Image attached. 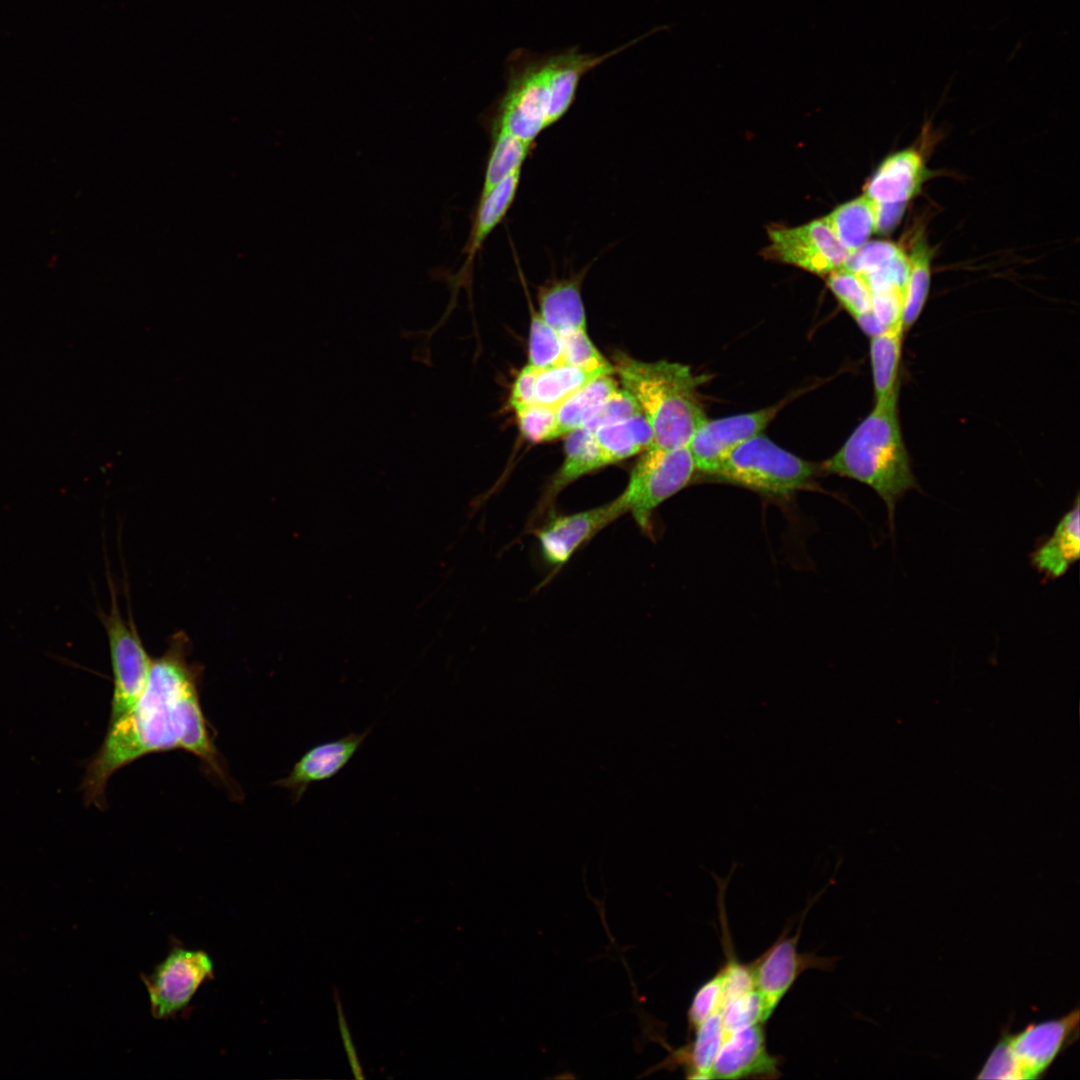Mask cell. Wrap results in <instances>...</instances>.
Returning <instances> with one entry per match:
<instances>
[{
    "instance_id": "6da1fadb",
    "label": "cell",
    "mask_w": 1080,
    "mask_h": 1080,
    "mask_svg": "<svg viewBox=\"0 0 1080 1080\" xmlns=\"http://www.w3.org/2000/svg\"><path fill=\"white\" fill-rule=\"evenodd\" d=\"M190 639L175 633L165 652L153 659L146 687L121 718L108 725L104 741L88 764L81 790L87 805L105 807L108 780L147 754L185 750L231 787L203 714L201 668L189 658Z\"/></svg>"
},
{
    "instance_id": "7a4b0ae2",
    "label": "cell",
    "mask_w": 1080,
    "mask_h": 1080,
    "mask_svg": "<svg viewBox=\"0 0 1080 1080\" xmlns=\"http://www.w3.org/2000/svg\"><path fill=\"white\" fill-rule=\"evenodd\" d=\"M653 32L603 54L582 52L578 46L543 53L514 49L504 63L505 89L492 107L491 131L535 144L569 111L586 74Z\"/></svg>"
},
{
    "instance_id": "3957f363",
    "label": "cell",
    "mask_w": 1080,
    "mask_h": 1080,
    "mask_svg": "<svg viewBox=\"0 0 1080 1080\" xmlns=\"http://www.w3.org/2000/svg\"><path fill=\"white\" fill-rule=\"evenodd\" d=\"M898 393L875 400L873 410L824 463L827 472L857 480L884 501L890 529L897 502L917 488L898 417Z\"/></svg>"
},
{
    "instance_id": "277c9868",
    "label": "cell",
    "mask_w": 1080,
    "mask_h": 1080,
    "mask_svg": "<svg viewBox=\"0 0 1080 1080\" xmlns=\"http://www.w3.org/2000/svg\"><path fill=\"white\" fill-rule=\"evenodd\" d=\"M613 366L624 389L648 419L653 442L648 448L672 450L688 445L708 419L697 396L703 377L683 364L644 362L618 353Z\"/></svg>"
},
{
    "instance_id": "5b68a950",
    "label": "cell",
    "mask_w": 1080,
    "mask_h": 1080,
    "mask_svg": "<svg viewBox=\"0 0 1080 1080\" xmlns=\"http://www.w3.org/2000/svg\"><path fill=\"white\" fill-rule=\"evenodd\" d=\"M814 473L810 462L760 433L731 450L711 476L769 495L785 496L807 486Z\"/></svg>"
},
{
    "instance_id": "8992f818",
    "label": "cell",
    "mask_w": 1080,
    "mask_h": 1080,
    "mask_svg": "<svg viewBox=\"0 0 1080 1080\" xmlns=\"http://www.w3.org/2000/svg\"><path fill=\"white\" fill-rule=\"evenodd\" d=\"M696 471L687 446L647 448L633 467L620 501L642 530L650 529L653 511L683 489Z\"/></svg>"
},
{
    "instance_id": "52a82bcc",
    "label": "cell",
    "mask_w": 1080,
    "mask_h": 1080,
    "mask_svg": "<svg viewBox=\"0 0 1080 1080\" xmlns=\"http://www.w3.org/2000/svg\"><path fill=\"white\" fill-rule=\"evenodd\" d=\"M110 608L99 618L105 628L113 673V695L109 724L114 723L138 700L144 691L153 659L147 653L132 619L126 621L119 610L116 591L110 577Z\"/></svg>"
},
{
    "instance_id": "ba28073f",
    "label": "cell",
    "mask_w": 1080,
    "mask_h": 1080,
    "mask_svg": "<svg viewBox=\"0 0 1080 1080\" xmlns=\"http://www.w3.org/2000/svg\"><path fill=\"white\" fill-rule=\"evenodd\" d=\"M213 976L214 965L205 951L175 946L150 974L142 976L152 1016L159 1020L176 1016Z\"/></svg>"
},
{
    "instance_id": "9c48e42d",
    "label": "cell",
    "mask_w": 1080,
    "mask_h": 1080,
    "mask_svg": "<svg viewBox=\"0 0 1080 1080\" xmlns=\"http://www.w3.org/2000/svg\"><path fill=\"white\" fill-rule=\"evenodd\" d=\"M765 255L815 274L844 267L851 253L838 241L826 218L795 228L769 229Z\"/></svg>"
},
{
    "instance_id": "30bf717a",
    "label": "cell",
    "mask_w": 1080,
    "mask_h": 1080,
    "mask_svg": "<svg viewBox=\"0 0 1080 1080\" xmlns=\"http://www.w3.org/2000/svg\"><path fill=\"white\" fill-rule=\"evenodd\" d=\"M799 937L800 929L793 936L781 935L765 953L751 963L764 1023L805 970H827L833 967L831 958L800 952Z\"/></svg>"
},
{
    "instance_id": "8fae6325",
    "label": "cell",
    "mask_w": 1080,
    "mask_h": 1080,
    "mask_svg": "<svg viewBox=\"0 0 1080 1080\" xmlns=\"http://www.w3.org/2000/svg\"><path fill=\"white\" fill-rule=\"evenodd\" d=\"M779 409L780 405H774L753 412L707 419L687 445L696 470L711 476L731 450L762 433Z\"/></svg>"
},
{
    "instance_id": "7c38bea8",
    "label": "cell",
    "mask_w": 1080,
    "mask_h": 1080,
    "mask_svg": "<svg viewBox=\"0 0 1080 1080\" xmlns=\"http://www.w3.org/2000/svg\"><path fill=\"white\" fill-rule=\"evenodd\" d=\"M625 513L617 497L602 506L552 517L536 531L544 560L551 566H562L584 543Z\"/></svg>"
},
{
    "instance_id": "4fadbf2b",
    "label": "cell",
    "mask_w": 1080,
    "mask_h": 1080,
    "mask_svg": "<svg viewBox=\"0 0 1080 1080\" xmlns=\"http://www.w3.org/2000/svg\"><path fill=\"white\" fill-rule=\"evenodd\" d=\"M1079 1010L1053 1020L1028 1025L1015 1035H1005L1019 1079H1036L1046 1072L1077 1033Z\"/></svg>"
},
{
    "instance_id": "5bb4252c",
    "label": "cell",
    "mask_w": 1080,
    "mask_h": 1080,
    "mask_svg": "<svg viewBox=\"0 0 1080 1080\" xmlns=\"http://www.w3.org/2000/svg\"><path fill=\"white\" fill-rule=\"evenodd\" d=\"M780 1059L767 1050L764 1023L740 1028L724 1036L711 1069L713 1079H774Z\"/></svg>"
},
{
    "instance_id": "9a60e30c",
    "label": "cell",
    "mask_w": 1080,
    "mask_h": 1080,
    "mask_svg": "<svg viewBox=\"0 0 1080 1080\" xmlns=\"http://www.w3.org/2000/svg\"><path fill=\"white\" fill-rule=\"evenodd\" d=\"M373 731L370 726L362 732L347 735L308 749L284 778L273 784L290 792L293 803H298L310 785L330 780L351 761Z\"/></svg>"
},
{
    "instance_id": "2e32d148",
    "label": "cell",
    "mask_w": 1080,
    "mask_h": 1080,
    "mask_svg": "<svg viewBox=\"0 0 1080 1080\" xmlns=\"http://www.w3.org/2000/svg\"><path fill=\"white\" fill-rule=\"evenodd\" d=\"M926 170L921 154L905 149L889 155L880 164L865 188L877 203L906 204L920 190Z\"/></svg>"
},
{
    "instance_id": "e0dca14e",
    "label": "cell",
    "mask_w": 1080,
    "mask_h": 1080,
    "mask_svg": "<svg viewBox=\"0 0 1080 1080\" xmlns=\"http://www.w3.org/2000/svg\"><path fill=\"white\" fill-rule=\"evenodd\" d=\"M521 171L522 168L516 170L488 194L479 198L469 238L463 249L466 259L462 274L469 272L483 244L512 207L519 188Z\"/></svg>"
},
{
    "instance_id": "ac0fdd59",
    "label": "cell",
    "mask_w": 1080,
    "mask_h": 1080,
    "mask_svg": "<svg viewBox=\"0 0 1080 1080\" xmlns=\"http://www.w3.org/2000/svg\"><path fill=\"white\" fill-rule=\"evenodd\" d=\"M1080 556V509L1074 506L1062 516L1050 537L1032 554L1033 566L1047 578H1059Z\"/></svg>"
},
{
    "instance_id": "d6986e66",
    "label": "cell",
    "mask_w": 1080,
    "mask_h": 1080,
    "mask_svg": "<svg viewBox=\"0 0 1080 1080\" xmlns=\"http://www.w3.org/2000/svg\"><path fill=\"white\" fill-rule=\"evenodd\" d=\"M583 272L573 277L554 279L539 288L540 316L558 333L586 329V315L581 297Z\"/></svg>"
},
{
    "instance_id": "ffe728a7",
    "label": "cell",
    "mask_w": 1080,
    "mask_h": 1080,
    "mask_svg": "<svg viewBox=\"0 0 1080 1080\" xmlns=\"http://www.w3.org/2000/svg\"><path fill=\"white\" fill-rule=\"evenodd\" d=\"M904 333L902 319H899L871 336L870 359L875 400L898 393Z\"/></svg>"
},
{
    "instance_id": "44dd1931",
    "label": "cell",
    "mask_w": 1080,
    "mask_h": 1080,
    "mask_svg": "<svg viewBox=\"0 0 1080 1080\" xmlns=\"http://www.w3.org/2000/svg\"><path fill=\"white\" fill-rule=\"evenodd\" d=\"M605 465H610L646 450L653 442V431L643 412L626 420L594 431Z\"/></svg>"
},
{
    "instance_id": "7402d4cb",
    "label": "cell",
    "mask_w": 1080,
    "mask_h": 1080,
    "mask_svg": "<svg viewBox=\"0 0 1080 1080\" xmlns=\"http://www.w3.org/2000/svg\"><path fill=\"white\" fill-rule=\"evenodd\" d=\"M613 373V367L585 368L566 363L539 369L534 386L535 403L557 409L594 379Z\"/></svg>"
},
{
    "instance_id": "603a6c76",
    "label": "cell",
    "mask_w": 1080,
    "mask_h": 1080,
    "mask_svg": "<svg viewBox=\"0 0 1080 1080\" xmlns=\"http://www.w3.org/2000/svg\"><path fill=\"white\" fill-rule=\"evenodd\" d=\"M617 390L611 375H603L568 398L557 408L553 439L583 427Z\"/></svg>"
},
{
    "instance_id": "cb8c5ba5",
    "label": "cell",
    "mask_w": 1080,
    "mask_h": 1080,
    "mask_svg": "<svg viewBox=\"0 0 1080 1080\" xmlns=\"http://www.w3.org/2000/svg\"><path fill=\"white\" fill-rule=\"evenodd\" d=\"M567 435L565 458L548 489V500L581 476L606 466L594 432L581 427Z\"/></svg>"
},
{
    "instance_id": "d4e9b609",
    "label": "cell",
    "mask_w": 1080,
    "mask_h": 1080,
    "mask_svg": "<svg viewBox=\"0 0 1080 1080\" xmlns=\"http://www.w3.org/2000/svg\"><path fill=\"white\" fill-rule=\"evenodd\" d=\"M825 218L838 241L851 254L876 231V205L866 194L838 206Z\"/></svg>"
},
{
    "instance_id": "484cf974",
    "label": "cell",
    "mask_w": 1080,
    "mask_h": 1080,
    "mask_svg": "<svg viewBox=\"0 0 1080 1080\" xmlns=\"http://www.w3.org/2000/svg\"><path fill=\"white\" fill-rule=\"evenodd\" d=\"M694 1040L677 1051L674 1058L686 1067L691 1079H710L711 1069L723 1042L721 1011H716L695 1030Z\"/></svg>"
},
{
    "instance_id": "4316f807",
    "label": "cell",
    "mask_w": 1080,
    "mask_h": 1080,
    "mask_svg": "<svg viewBox=\"0 0 1080 1080\" xmlns=\"http://www.w3.org/2000/svg\"><path fill=\"white\" fill-rule=\"evenodd\" d=\"M535 144L500 131H491V146L484 173L480 197H484L516 170L533 150Z\"/></svg>"
},
{
    "instance_id": "83f0119b",
    "label": "cell",
    "mask_w": 1080,
    "mask_h": 1080,
    "mask_svg": "<svg viewBox=\"0 0 1080 1080\" xmlns=\"http://www.w3.org/2000/svg\"><path fill=\"white\" fill-rule=\"evenodd\" d=\"M908 257L909 272L902 306V323L905 331L918 320L929 293L931 257L923 238L918 237L915 240Z\"/></svg>"
},
{
    "instance_id": "f1b7e54d",
    "label": "cell",
    "mask_w": 1080,
    "mask_h": 1080,
    "mask_svg": "<svg viewBox=\"0 0 1080 1080\" xmlns=\"http://www.w3.org/2000/svg\"><path fill=\"white\" fill-rule=\"evenodd\" d=\"M827 284L857 322L872 311V291L863 274L841 267L829 273Z\"/></svg>"
},
{
    "instance_id": "f546056e",
    "label": "cell",
    "mask_w": 1080,
    "mask_h": 1080,
    "mask_svg": "<svg viewBox=\"0 0 1080 1080\" xmlns=\"http://www.w3.org/2000/svg\"><path fill=\"white\" fill-rule=\"evenodd\" d=\"M564 363L559 333L549 326L539 313L531 319L529 334V364L544 369Z\"/></svg>"
},
{
    "instance_id": "4dcf8cb0",
    "label": "cell",
    "mask_w": 1080,
    "mask_h": 1080,
    "mask_svg": "<svg viewBox=\"0 0 1080 1080\" xmlns=\"http://www.w3.org/2000/svg\"><path fill=\"white\" fill-rule=\"evenodd\" d=\"M903 252L890 241H867L849 256L844 267L863 275L872 274L889 267Z\"/></svg>"
},
{
    "instance_id": "1f68e13d",
    "label": "cell",
    "mask_w": 1080,
    "mask_h": 1080,
    "mask_svg": "<svg viewBox=\"0 0 1080 1080\" xmlns=\"http://www.w3.org/2000/svg\"><path fill=\"white\" fill-rule=\"evenodd\" d=\"M564 363L585 368H611V365L589 339L586 329L559 333Z\"/></svg>"
},
{
    "instance_id": "d6a6232c",
    "label": "cell",
    "mask_w": 1080,
    "mask_h": 1080,
    "mask_svg": "<svg viewBox=\"0 0 1080 1080\" xmlns=\"http://www.w3.org/2000/svg\"><path fill=\"white\" fill-rule=\"evenodd\" d=\"M721 1018L724 1036L740 1028L763 1022L762 1004L756 990L723 1003Z\"/></svg>"
},
{
    "instance_id": "836d02e7",
    "label": "cell",
    "mask_w": 1080,
    "mask_h": 1080,
    "mask_svg": "<svg viewBox=\"0 0 1080 1080\" xmlns=\"http://www.w3.org/2000/svg\"><path fill=\"white\" fill-rule=\"evenodd\" d=\"M522 434L531 442L553 440L557 409L538 403L516 410Z\"/></svg>"
},
{
    "instance_id": "e575fe53",
    "label": "cell",
    "mask_w": 1080,
    "mask_h": 1080,
    "mask_svg": "<svg viewBox=\"0 0 1080 1080\" xmlns=\"http://www.w3.org/2000/svg\"><path fill=\"white\" fill-rule=\"evenodd\" d=\"M722 1007V975L720 970L703 983L695 992L688 1009V1026L695 1030L702 1022Z\"/></svg>"
},
{
    "instance_id": "d590c367",
    "label": "cell",
    "mask_w": 1080,
    "mask_h": 1080,
    "mask_svg": "<svg viewBox=\"0 0 1080 1080\" xmlns=\"http://www.w3.org/2000/svg\"><path fill=\"white\" fill-rule=\"evenodd\" d=\"M641 412L635 399L625 389H618L583 427L594 432L600 427L626 420Z\"/></svg>"
},
{
    "instance_id": "8d00e7d4",
    "label": "cell",
    "mask_w": 1080,
    "mask_h": 1080,
    "mask_svg": "<svg viewBox=\"0 0 1080 1080\" xmlns=\"http://www.w3.org/2000/svg\"><path fill=\"white\" fill-rule=\"evenodd\" d=\"M722 975V1005L726 1001L755 990L751 964L729 957L720 969Z\"/></svg>"
},
{
    "instance_id": "74e56055",
    "label": "cell",
    "mask_w": 1080,
    "mask_h": 1080,
    "mask_svg": "<svg viewBox=\"0 0 1080 1080\" xmlns=\"http://www.w3.org/2000/svg\"><path fill=\"white\" fill-rule=\"evenodd\" d=\"M977 1078L1019 1080L1016 1064L1005 1036L994 1047Z\"/></svg>"
},
{
    "instance_id": "f35d334b",
    "label": "cell",
    "mask_w": 1080,
    "mask_h": 1080,
    "mask_svg": "<svg viewBox=\"0 0 1080 1080\" xmlns=\"http://www.w3.org/2000/svg\"><path fill=\"white\" fill-rule=\"evenodd\" d=\"M538 372L539 368L528 364L515 379L510 396V404L515 411L535 404L534 386Z\"/></svg>"
},
{
    "instance_id": "ab89813d",
    "label": "cell",
    "mask_w": 1080,
    "mask_h": 1080,
    "mask_svg": "<svg viewBox=\"0 0 1080 1080\" xmlns=\"http://www.w3.org/2000/svg\"><path fill=\"white\" fill-rule=\"evenodd\" d=\"M876 205V231L887 233L893 230L900 222L906 204L901 203H877Z\"/></svg>"
},
{
    "instance_id": "60d3db41",
    "label": "cell",
    "mask_w": 1080,
    "mask_h": 1080,
    "mask_svg": "<svg viewBox=\"0 0 1080 1080\" xmlns=\"http://www.w3.org/2000/svg\"><path fill=\"white\" fill-rule=\"evenodd\" d=\"M336 1002H337L338 1024H339L340 1034H341V1037H342L343 1045H344L345 1051L347 1053L348 1060H349L353 1075H354V1077L356 1079H363L364 1075H363V1072H362V1068H361L360 1062L358 1060V1057H357V1054H356V1051H355V1047H354V1044H353V1041H352L350 1031L348 1029L346 1019L344 1017L342 1006H341V1004L339 1002V999H337Z\"/></svg>"
}]
</instances>
